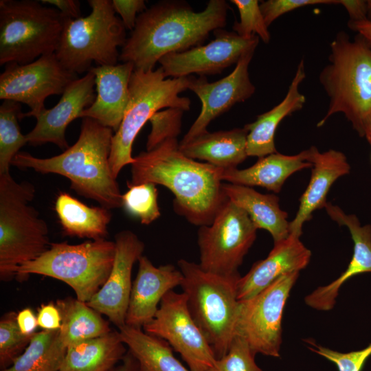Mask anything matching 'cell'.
Returning a JSON list of instances; mask_svg holds the SVG:
<instances>
[{"instance_id":"cell-1","label":"cell","mask_w":371,"mask_h":371,"mask_svg":"<svg viewBox=\"0 0 371 371\" xmlns=\"http://www.w3.org/2000/svg\"><path fill=\"white\" fill-rule=\"evenodd\" d=\"M229 9L225 0H210L201 12L183 1L155 3L138 14L119 60L136 70H153L164 56L201 45L211 32L223 28Z\"/></svg>"},{"instance_id":"cell-2","label":"cell","mask_w":371,"mask_h":371,"mask_svg":"<svg viewBox=\"0 0 371 371\" xmlns=\"http://www.w3.org/2000/svg\"><path fill=\"white\" fill-rule=\"evenodd\" d=\"M179 146L177 138H169L141 152L134 157L127 183L165 186L175 196L177 213L191 224L210 225L228 199L223 190L222 168L188 157Z\"/></svg>"},{"instance_id":"cell-3","label":"cell","mask_w":371,"mask_h":371,"mask_svg":"<svg viewBox=\"0 0 371 371\" xmlns=\"http://www.w3.org/2000/svg\"><path fill=\"white\" fill-rule=\"evenodd\" d=\"M113 132L93 119L84 117L76 142L62 153L38 158L19 152L12 166L62 175L70 181L78 194L107 209L119 208L122 207V194L109 164Z\"/></svg>"},{"instance_id":"cell-4","label":"cell","mask_w":371,"mask_h":371,"mask_svg":"<svg viewBox=\"0 0 371 371\" xmlns=\"http://www.w3.org/2000/svg\"><path fill=\"white\" fill-rule=\"evenodd\" d=\"M329 63L319 81L329 103L317 126H324L335 114L342 113L363 137L364 122L371 112V48L359 34L353 40L339 32L330 44Z\"/></svg>"},{"instance_id":"cell-5","label":"cell","mask_w":371,"mask_h":371,"mask_svg":"<svg viewBox=\"0 0 371 371\" xmlns=\"http://www.w3.org/2000/svg\"><path fill=\"white\" fill-rule=\"evenodd\" d=\"M180 286L188 311L211 346L216 359L228 351L235 337L240 274L223 276L207 272L199 263L180 259Z\"/></svg>"},{"instance_id":"cell-6","label":"cell","mask_w":371,"mask_h":371,"mask_svg":"<svg viewBox=\"0 0 371 371\" xmlns=\"http://www.w3.org/2000/svg\"><path fill=\"white\" fill-rule=\"evenodd\" d=\"M34 186L0 175V278L16 276L19 266L37 258L50 246L47 223L30 205Z\"/></svg>"},{"instance_id":"cell-7","label":"cell","mask_w":371,"mask_h":371,"mask_svg":"<svg viewBox=\"0 0 371 371\" xmlns=\"http://www.w3.org/2000/svg\"><path fill=\"white\" fill-rule=\"evenodd\" d=\"M188 76L167 78L162 68L134 69L129 82V101L111 142L109 164L117 179L121 170L132 164V146L137 134L151 117L164 108L190 109V100L179 94L188 89Z\"/></svg>"},{"instance_id":"cell-8","label":"cell","mask_w":371,"mask_h":371,"mask_svg":"<svg viewBox=\"0 0 371 371\" xmlns=\"http://www.w3.org/2000/svg\"><path fill=\"white\" fill-rule=\"evenodd\" d=\"M91 11L85 17L65 18L55 52L68 71L78 74L96 66L117 64L118 47L124 45L126 28L115 15L111 0H89Z\"/></svg>"},{"instance_id":"cell-9","label":"cell","mask_w":371,"mask_h":371,"mask_svg":"<svg viewBox=\"0 0 371 371\" xmlns=\"http://www.w3.org/2000/svg\"><path fill=\"white\" fill-rule=\"evenodd\" d=\"M115 249V241L106 238L77 245L51 243L37 258L19 266L16 276L25 279L38 274L59 280L71 287L78 300L87 303L107 280Z\"/></svg>"},{"instance_id":"cell-10","label":"cell","mask_w":371,"mask_h":371,"mask_svg":"<svg viewBox=\"0 0 371 371\" xmlns=\"http://www.w3.org/2000/svg\"><path fill=\"white\" fill-rule=\"evenodd\" d=\"M65 17L40 1H0V65L33 62L55 53Z\"/></svg>"},{"instance_id":"cell-11","label":"cell","mask_w":371,"mask_h":371,"mask_svg":"<svg viewBox=\"0 0 371 371\" xmlns=\"http://www.w3.org/2000/svg\"><path fill=\"white\" fill-rule=\"evenodd\" d=\"M257 228L248 214L229 199L212 222L199 227V266L214 274H239L238 268L256 238Z\"/></svg>"},{"instance_id":"cell-12","label":"cell","mask_w":371,"mask_h":371,"mask_svg":"<svg viewBox=\"0 0 371 371\" xmlns=\"http://www.w3.org/2000/svg\"><path fill=\"white\" fill-rule=\"evenodd\" d=\"M299 273L284 274L253 297L239 301L235 336L256 354L280 357L282 315Z\"/></svg>"},{"instance_id":"cell-13","label":"cell","mask_w":371,"mask_h":371,"mask_svg":"<svg viewBox=\"0 0 371 371\" xmlns=\"http://www.w3.org/2000/svg\"><path fill=\"white\" fill-rule=\"evenodd\" d=\"M78 78L67 70L55 53L45 54L32 63L5 65L0 75V99L27 104L30 111L21 113L20 120L33 117L45 109V100L62 94L67 85Z\"/></svg>"},{"instance_id":"cell-14","label":"cell","mask_w":371,"mask_h":371,"mask_svg":"<svg viewBox=\"0 0 371 371\" xmlns=\"http://www.w3.org/2000/svg\"><path fill=\"white\" fill-rule=\"evenodd\" d=\"M143 330L166 341L180 354L190 371H208L217 359L192 317L183 292H168L155 317Z\"/></svg>"},{"instance_id":"cell-15","label":"cell","mask_w":371,"mask_h":371,"mask_svg":"<svg viewBox=\"0 0 371 371\" xmlns=\"http://www.w3.org/2000/svg\"><path fill=\"white\" fill-rule=\"evenodd\" d=\"M215 38L205 45H199L181 52L170 53L160 58L165 76L181 78L196 74L199 76L221 74L236 64L248 51L256 50L260 38L254 35L244 38L223 28L213 32Z\"/></svg>"},{"instance_id":"cell-16","label":"cell","mask_w":371,"mask_h":371,"mask_svg":"<svg viewBox=\"0 0 371 371\" xmlns=\"http://www.w3.org/2000/svg\"><path fill=\"white\" fill-rule=\"evenodd\" d=\"M255 50L245 53L234 69L225 78L209 82L204 76H188V89L193 91L201 102V112L179 144H185L205 133L209 124L234 104L252 96L256 87L249 74V65Z\"/></svg>"},{"instance_id":"cell-17","label":"cell","mask_w":371,"mask_h":371,"mask_svg":"<svg viewBox=\"0 0 371 371\" xmlns=\"http://www.w3.org/2000/svg\"><path fill=\"white\" fill-rule=\"evenodd\" d=\"M115 260L111 273L100 290L87 302L106 316L118 328L125 325L133 282V265L144 250V243L130 230L115 235Z\"/></svg>"},{"instance_id":"cell-18","label":"cell","mask_w":371,"mask_h":371,"mask_svg":"<svg viewBox=\"0 0 371 371\" xmlns=\"http://www.w3.org/2000/svg\"><path fill=\"white\" fill-rule=\"evenodd\" d=\"M94 86L95 76L90 71L71 81L54 106L45 108L33 116L36 122L32 130L25 135L27 144L36 146L52 143L60 149H67V127L73 120L80 118L82 111L94 102Z\"/></svg>"},{"instance_id":"cell-19","label":"cell","mask_w":371,"mask_h":371,"mask_svg":"<svg viewBox=\"0 0 371 371\" xmlns=\"http://www.w3.org/2000/svg\"><path fill=\"white\" fill-rule=\"evenodd\" d=\"M137 262L125 325L143 328L155 317L165 295L181 285L183 275L171 264L155 267L146 256L142 255Z\"/></svg>"},{"instance_id":"cell-20","label":"cell","mask_w":371,"mask_h":371,"mask_svg":"<svg viewBox=\"0 0 371 371\" xmlns=\"http://www.w3.org/2000/svg\"><path fill=\"white\" fill-rule=\"evenodd\" d=\"M330 218L348 229L354 243L353 255L346 269L330 284L320 286L307 295L304 302L308 306L328 311L333 308L339 290L350 278L371 272V225H361L355 214H346L339 206L327 202L324 206Z\"/></svg>"},{"instance_id":"cell-21","label":"cell","mask_w":371,"mask_h":371,"mask_svg":"<svg viewBox=\"0 0 371 371\" xmlns=\"http://www.w3.org/2000/svg\"><path fill=\"white\" fill-rule=\"evenodd\" d=\"M311 251L300 237L290 234L273 244L269 255L256 262L249 271L240 276L237 284L239 301L253 297L284 274L300 271L311 260Z\"/></svg>"},{"instance_id":"cell-22","label":"cell","mask_w":371,"mask_h":371,"mask_svg":"<svg viewBox=\"0 0 371 371\" xmlns=\"http://www.w3.org/2000/svg\"><path fill=\"white\" fill-rule=\"evenodd\" d=\"M131 63L92 67L97 94L80 118L89 117L114 133L118 129L129 101V82L134 71Z\"/></svg>"},{"instance_id":"cell-23","label":"cell","mask_w":371,"mask_h":371,"mask_svg":"<svg viewBox=\"0 0 371 371\" xmlns=\"http://www.w3.org/2000/svg\"><path fill=\"white\" fill-rule=\"evenodd\" d=\"M309 150V161L313 164L310 181L300 199L297 214L289 225L290 234L300 238L304 224L312 218L313 213L324 207L332 185L350 171L347 157L342 152L330 149L321 153L315 146Z\"/></svg>"},{"instance_id":"cell-24","label":"cell","mask_w":371,"mask_h":371,"mask_svg":"<svg viewBox=\"0 0 371 371\" xmlns=\"http://www.w3.org/2000/svg\"><path fill=\"white\" fill-rule=\"evenodd\" d=\"M305 77L304 62L301 59L283 100L269 111L258 115L254 122L244 126L248 131V157L260 158L278 152L275 145L278 126L285 117L301 110L306 102L304 95L299 91Z\"/></svg>"},{"instance_id":"cell-25","label":"cell","mask_w":371,"mask_h":371,"mask_svg":"<svg viewBox=\"0 0 371 371\" xmlns=\"http://www.w3.org/2000/svg\"><path fill=\"white\" fill-rule=\"evenodd\" d=\"M309 156V148L294 155L274 153L258 158L253 166L245 169H222L221 179L229 183L260 186L278 193L293 173L312 168Z\"/></svg>"},{"instance_id":"cell-26","label":"cell","mask_w":371,"mask_h":371,"mask_svg":"<svg viewBox=\"0 0 371 371\" xmlns=\"http://www.w3.org/2000/svg\"><path fill=\"white\" fill-rule=\"evenodd\" d=\"M243 127L205 133L185 144L179 150L188 157L207 161L222 169L235 168L248 157L247 137Z\"/></svg>"},{"instance_id":"cell-27","label":"cell","mask_w":371,"mask_h":371,"mask_svg":"<svg viewBox=\"0 0 371 371\" xmlns=\"http://www.w3.org/2000/svg\"><path fill=\"white\" fill-rule=\"evenodd\" d=\"M227 198L242 208L257 229L267 230L273 238V244L290 235L287 213L279 205V198L274 194H262L251 187L229 183H223Z\"/></svg>"},{"instance_id":"cell-28","label":"cell","mask_w":371,"mask_h":371,"mask_svg":"<svg viewBox=\"0 0 371 371\" xmlns=\"http://www.w3.org/2000/svg\"><path fill=\"white\" fill-rule=\"evenodd\" d=\"M119 331L85 340L67 348L60 371H108L127 353Z\"/></svg>"},{"instance_id":"cell-29","label":"cell","mask_w":371,"mask_h":371,"mask_svg":"<svg viewBox=\"0 0 371 371\" xmlns=\"http://www.w3.org/2000/svg\"><path fill=\"white\" fill-rule=\"evenodd\" d=\"M55 210L65 235L91 240L103 239L108 235L112 218L109 209L89 206L70 194L61 192L56 197Z\"/></svg>"},{"instance_id":"cell-30","label":"cell","mask_w":371,"mask_h":371,"mask_svg":"<svg viewBox=\"0 0 371 371\" xmlns=\"http://www.w3.org/2000/svg\"><path fill=\"white\" fill-rule=\"evenodd\" d=\"M118 331L128 351L137 362L139 371H190L175 357L166 341L142 328L126 325Z\"/></svg>"},{"instance_id":"cell-31","label":"cell","mask_w":371,"mask_h":371,"mask_svg":"<svg viewBox=\"0 0 371 371\" xmlns=\"http://www.w3.org/2000/svg\"><path fill=\"white\" fill-rule=\"evenodd\" d=\"M56 304L61 315L60 337L67 348L112 330L101 314L86 302L67 297L58 300Z\"/></svg>"},{"instance_id":"cell-32","label":"cell","mask_w":371,"mask_h":371,"mask_svg":"<svg viewBox=\"0 0 371 371\" xmlns=\"http://www.w3.org/2000/svg\"><path fill=\"white\" fill-rule=\"evenodd\" d=\"M67 348L59 330L35 333L25 350L1 371H60Z\"/></svg>"},{"instance_id":"cell-33","label":"cell","mask_w":371,"mask_h":371,"mask_svg":"<svg viewBox=\"0 0 371 371\" xmlns=\"http://www.w3.org/2000/svg\"><path fill=\"white\" fill-rule=\"evenodd\" d=\"M21 113L17 102L3 100L0 106V175L10 172L14 157L27 144L19 124Z\"/></svg>"},{"instance_id":"cell-34","label":"cell","mask_w":371,"mask_h":371,"mask_svg":"<svg viewBox=\"0 0 371 371\" xmlns=\"http://www.w3.org/2000/svg\"><path fill=\"white\" fill-rule=\"evenodd\" d=\"M122 194V207L130 214L138 218L143 225H149L160 216L158 191L153 183L131 185Z\"/></svg>"},{"instance_id":"cell-35","label":"cell","mask_w":371,"mask_h":371,"mask_svg":"<svg viewBox=\"0 0 371 371\" xmlns=\"http://www.w3.org/2000/svg\"><path fill=\"white\" fill-rule=\"evenodd\" d=\"M32 335H26L21 333L17 324L15 312L8 313L1 317L0 320V367L1 370L10 366L14 359L25 350Z\"/></svg>"},{"instance_id":"cell-36","label":"cell","mask_w":371,"mask_h":371,"mask_svg":"<svg viewBox=\"0 0 371 371\" xmlns=\"http://www.w3.org/2000/svg\"><path fill=\"white\" fill-rule=\"evenodd\" d=\"M239 12L240 21L232 26L233 32L244 38L258 36L265 43H269L271 34L262 14L258 0H231Z\"/></svg>"},{"instance_id":"cell-37","label":"cell","mask_w":371,"mask_h":371,"mask_svg":"<svg viewBox=\"0 0 371 371\" xmlns=\"http://www.w3.org/2000/svg\"><path fill=\"white\" fill-rule=\"evenodd\" d=\"M256 355L243 338L236 335L227 352L208 371H263L256 363Z\"/></svg>"},{"instance_id":"cell-38","label":"cell","mask_w":371,"mask_h":371,"mask_svg":"<svg viewBox=\"0 0 371 371\" xmlns=\"http://www.w3.org/2000/svg\"><path fill=\"white\" fill-rule=\"evenodd\" d=\"M183 112L181 109L168 108L159 111L151 117V131L147 138L146 150L153 149L167 139L177 138L181 131Z\"/></svg>"},{"instance_id":"cell-39","label":"cell","mask_w":371,"mask_h":371,"mask_svg":"<svg viewBox=\"0 0 371 371\" xmlns=\"http://www.w3.org/2000/svg\"><path fill=\"white\" fill-rule=\"evenodd\" d=\"M305 341L311 351L333 363L338 371H361L366 360L371 355V343L359 350L341 352L318 345L313 340L306 339Z\"/></svg>"},{"instance_id":"cell-40","label":"cell","mask_w":371,"mask_h":371,"mask_svg":"<svg viewBox=\"0 0 371 371\" xmlns=\"http://www.w3.org/2000/svg\"><path fill=\"white\" fill-rule=\"evenodd\" d=\"M337 3L338 0H267L260 3V8L269 27L278 17L297 8L312 5Z\"/></svg>"},{"instance_id":"cell-41","label":"cell","mask_w":371,"mask_h":371,"mask_svg":"<svg viewBox=\"0 0 371 371\" xmlns=\"http://www.w3.org/2000/svg\"><path fill=\"white\" fill-rule=\"evenodd\" d=\"M112 6L120 17L126 29L133 31L139 13L145 11L146 8L144 0H113Z\"/></svg>"},{"instance_id":"cell-42","label":"cell","mask_w":371,"mask_h":371,"mask_svg":"<svg viewBox=\"0 0 371 371\" xmlns=\"http://www.w3.org/2000/svg\"><path fill=\"white\" fill-rule=\"evenodd\" d=\"M37 321L43 330H57L61 327V315L53 302L42 304L38 310Z\"/></svg>"},{"instance_id":"cell-43","label":"cell","mask_w":371,"mask_h":371,"mask_svg":"<svg viewBox=\"0 0 371 371\" xmlns=\"http://www.w3.org/2000/svg\"><path fill=\"white\" fill-rule=\"evenodd\" d=\"M43 4H49L57 9L65 18L81 17L80 3L78 0H41Z\"/></svg>"},{"instance_id":"cell-44","label":"cell","mask_w":371,"mask_h":371,"mask_svg":"<svg viewBox=\"0 0 371 371\" xmlns=\"http://www.w3.org/2000/svg\"><path fill=\"white\" fill-rule=\"evenodd\" d=\"M16 322L21 333L32 335L38 326L37 316L30 308H25L16 313Z\"/></svg>"},{"instance_id":"cell-45","label":"cell","mask_w":371,"mask_h":371,"mask_svg":"<svg viewBox=\"0 0 371 371\" xmlns=\"http://www.w3.org/2000/svg\"><path fill=\"white\" fill-rule=\"evenodd\" d=\"M347 11L349 21H359L367 19V2L366 0H338Z\"/></svg>"},{"instance_id":"cell-46","label":"cell","mask_w":371,"mask_h":371,"mask_svg":"<svg viewBox=\"0 0 371 371\" xmlns=\"http://www.w3.org/2000/svg\"><path fill=\"white\" fill-rule=\"evenodd\" d=\"M348 25L352 30L357 32L371 48V21L368 19L359 21H349Z\"/></svg>"},{"instance_id":"cell-47","label":"cell","mask_w":371,"mask_h":371,"mask_svg":"<svg viewBox=\"0 0 371 371\" xmlns=\"http://www.w3.org/2000/svg\"><path fill=\"white\" fill-rule=\"evenodd\" d=\"M108 371H139V368L137 362L128 351L121 363Z\"/></svg>"},{"instance_id":"cell-48","label":"cell","mask_w":371,"mask_h":371,"mask_svg":"<svg viewBox=\"0 0 371 371\" xmlns=\"http://www.w3.org/2000/svg\"><path fill=\"white\" fill-rule=\"evenodd\" d=\"M363 137L366 139L369 144L371 146V112L365 120Z\"/></svg>"},{"instance_id":"cell-49","label":"cell","mask_w":371,"mask_h":371,"mask_svg":"<svg viewBox=\"0 0 371 371\" xmlns=\"http://www.w3.org/2000/svg\"><path fill=\"white\" fill-rule=\"evenodd\" d=\"M367 2V19L371 21V0H366Z\"/></svg>"}]
</instances>
